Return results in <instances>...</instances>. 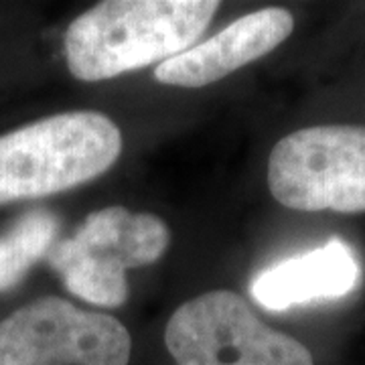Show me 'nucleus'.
Segmentation results:
<instances>
[{"label": "nucleus", "instance_id": "1a4fd4ad", "mask_svg": "<svg viewBox=\"0 0 365 365\" xmlns=\"http://www.w3.org/2000/svg\"><path fill=\"white\" fill-rule=\"evenodd\" d=\"M59 220L47 209H33L19 217L0 237V292L14 288L57 242Z\"/></svg>", "mask_w": 365, "mask_h": 365}, {"label": "nucleus", "instance_id": "423d86ee", "mask_svg": "<svg viewBox=\"0 0 365 365\" xmlns=\"http://www.w3.org/2000/svg\"><path fill=\"white\" fill-rule=\"evenodd\" d=\"M128 329L110 314L43 297L0 321V365H128Z\"/></svg>", "mask_w": 365, "mask_h": 365}, {"label": "nucleus", "instance_id": "f257e3e1", "mask_svg": "<svg viewBox=\"0 0 365 365\" xmlns=\"http://www.w3.org/2000/svg\"><path fill=\"white\" fill-rule=\"evenodd\" d=\"M220 9L217 0H106L79 14L66 59L79 81H102L191 49Z\"/></svg>", "mask_w": 365, "mask_h": 365}, {"label": "nucleus", "instance_id": "f03ea898", "mask_svg": "<svg viewBox=\"0 0 365 365\" xmlns=\"http://www.w3.org/2000/svg\"><path fill=\"white\" fill-rule=\"evenodd\" d=\"M122 132L104 114L76 110L0 136V205L69 191L104 175Z\"/></svg>", "mask_w": 365, "mask_h": 365}, {"label": "nucleus", "instance_id": "7ed1b4c3", "mask_svg": "<svg viewBox=\"0 0 365 365\" xmlns=\"http://www.w3.org/2000/svg\"><path fill=\"white\" fill-rule=\"evenodd\" d=\"M169 244V225L160 217L110 205L90 213L71 237L55 242L47 262L73 297L116 309L128 299L126 270L155 264Z\"/></svg>", "mask_w": 365, "mask_h": 365}, {"label": "nucleus", "instance_id": "0eeeda50", "mask_svg": "<svg viewBox=\"0 0 365 365\" xmlns=\"http://www.w3.org/2000/svg\"><path fill=\"white\" fill-rule=\"evenodd\" d=\"M292 31L294 16L287 9L254 11L230 23L211 39L160 61L155 67V79L175 88H203L274 51Z\"/></svg>", "mask_w": 365, "mask_h": 365}, {"label": "nucleus", "instance_id": "6e6552de", "mask_svg": "<svg viewBox=\"0 0 365 365\" xmlns=\"http://www.w3.org/2000/svg\"><path fill=\"white\" fill-rule=\"evenodd\" d=\"M359 282V264L353 250L333 237L321 248L309 250L266 268L252 280V297L270 311L321 299H341Z\"/></svg>", "mask_w": 365, "mask_h": 365}, {"label": "nucleus", "instance_id": "20e7f679", "mask_svg": "<svg viewBox=\"0 0 365 365\" xmlns=\"http://www.w3.org/2000/svg\"><path fill=\"white\" fill-rule=\"evenodd\" d=\"M268 187L288 209L365 213V126L321 124L280 138Z\"/></svg>", "mask_w": 365, "mask_h": 365}, {"label": "nucleus", "instance_id": "39448f33", "mask_svg": "<svg viewBox=\"0 0 365 365\" xmlns=\"http://www.w3.org/2000/svg\"><path fill=\"white\" fill-rule=\"evenodd\" d=\"M165 343L177 365H314L300 341L262 323L232 290H209L181 304Z\"/></svg>", "mask_w": 365, "mask_h": 365}]
</instances>
